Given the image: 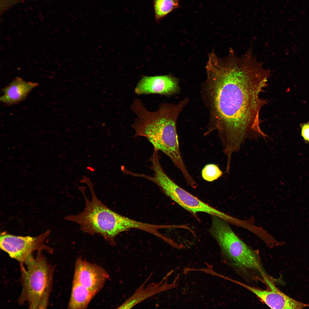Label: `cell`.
I'll list each match as a JSON object with an SVG mask.
<instances>
[{"instance_id":"1","label":"cell","mask_w":309,"mask_h":309,"mask_svg":"<svg viewBox=\"0 0 309 309\" xmlns=\"http://www.w3.org/2000/svg\"><path fill=\"white\" fill-rule=\"evenodd\" d=\"M205 68L222 140L238 146L246 138L264 136L259 114L266 102L260 95L270 70L250 53L238 56L233 51L224 58L212 57Z\"/></svg>"},{"instance_id":"2","label":"cell","mask_w":309,"mask_h":309,"mask_svg":"<svg viewBox=\"0 0 309 309\" xmlns=\"http://www.w3.org/2000/svg\"><path fill=\"white\" fill-rule=\"evenodd\" d=\"M130 108L136 116L131 125L135 136L146 138L154 150L164 153L179 169L184 170L186 167L180 151L176 126L179 106L162 103L157 110L152 112L140 100L136 99Z\"/></svg>"},{"instance_id":"3","label":"cell","mask_w":309,"mask_h":309,"mask_svg":"<svg viewBox=\"0 0 309 309\" xmlns=\"http://www.w3.org/2000/svg\"><path fill=\"white\" fill-rule=\"evenodd\" d=\"M211 219L209 231L219 246L222 262L248 284L260 282L267 286L274 282L275 279L265 270L259 251L239 238L227 221L215 215Z\"/></svg>"},{"instance_id":"4","label":"cell","mask_w":309,"mask_h":309,"mask_svg":"<svg viewBox=\"0 0 309 309\" xmlns=\"http://www.w3.org/2000/svg\"><path fill=\"white\" fill-rule=\"evenodd\" d=\"M80 182L88 185L91 194L89 200L84 192V187L78 188L83 195L85 206L84 210L76 215H69L67 220L78 224L84 232L93 235L98 234L112 246L116 245L115 238L121 232L131 229H137L136 221L123 216L112 210L102 203L96 196L94 186L89 178L84 176Z\"/></svg>"},{"instance_id":"5","label":"cell","mask_w":309,"mask_h":309,"mask_svg":"<svg viewBox=\"0 0 309 309\" xmlns=\"http://www.w3.org/2000/svg\"><path fill=\"white\" fill-rule=\"evenodd\" d=\"M21 264L22 290L19 299L30 309H45L48 305L53 275L52 268L40 253L30 255Z\"/></svg>"},{"instance_id":"6","label":"cell","mask_w":309,"mask_h":309,"mask_svg":"<svg viewBox=\"0 0 309 309\" xmlns=\"http://www.w3.org/2000/svg\"><path fill=\"white\" fill-rule=\"evenodd\" d=\"M156 184L163 192L183 208L194 214L204 212L227 220L229 215L209 205L185 190L166 174L157 178Z\"/></svg>"},{"instance_id":"7","label":"cell","mask_w":309,"mask_h":309,"mask_svg":"<svg viewBox=\"0 0 309 309\" xmlns=\"http://www.w3.org/2000/svg\"><path fill=\"white\" fill-rule=\"evenodd\" d=\"M48 234L47 231L33 237L16 236L4 232L0 235V248L11 257L22 263L33 251L43 247V241Z\"/></svg>"},{"instance_id":"8","label":"cell","mask_w":309,"mask_h":309,"mask_svg":"<svg viewBox=\"0 0 309 309\" xmlns=\"http://www.w3.org/2000/svg\"><path fill=\"white\" fill-rule=\"evenodd\" d=\"M228 279L253 293L272 309H296L309 307V304L297 301L285 294L277 287L276 284L264 290L236 280L230 278Z\"/></svg>"},{"instance_id":"9","label":"cell","mask_w":309,"mask_h":309,"mask_svg":"<svg viewBox=\"0 0 309 309\" xmlns=\"http://www.w3.org/2000/svg\"><path fill=\"white\" fill-rule=\"evenodd\" d=\"M110 277L100 266L81 258L76 261L73 281L86 287L95 295L102 288Z\"/></svg>"},{"instance_id":"10","label":"cell","mask_w":309,"mask_h":309,"mask_svg":"<svg viewBox=\"0 0 309 309\" xmlns=\"http://www.w3.org/2000/svg\"><path fill=\"white\" fill-rule=\"evenodd\" d=\"M178 90L177 81L171 76H145L138 83L134 92L138 95L157 94L167 96L174 94Z\"/></svg>"},{"instance_id":"11","label":"cell","mask_w":309,"mask_h":309,"mask_svg":"<svg viewBox=\"0 0 309 309\" xmlns=\"http://www.w3.org/2000/svg\"><path fill=\"white\" fill-rule=\"evenodd\" d=\"M172 272V270L168 273L159 282L152 283L145 286L152 275L153 272H152L144 282L135 290L133 294L117 308H131L148 298L175 288L176 285L177 278L172 284H169L167 282L168 277Z\"/></svg>"},{"instance_id":"12","label":"cell","mask_w":309,"mask_h":309,"mask_svg":"<svg viewBox=\"0 0 309 309\" xmlns=\"http://www.w3.org/2000/svg\"><path fill=\"white\" fill-rule=\"evenodd\" d=\"M38 85L37 83L27 82L16 77L3 89V94L0 101L9 105L18 103L24 100L31 90Z\"/></svg>"},{"instance_id":"13","label":"cell","mask_w":309,"mask_h":309,"mask_svg":"<svg viewBox=\"0 0 309 309\" xmlns=\"http://www.w3.org/2000/svg\"><path fill=\"white\" fill-rule=\"evenodd\" d=\"M95 295L86 287L73 281L68 308L70 309L86 308Z\"/></svg>"},{"instance_id":"14","label":"cell","mask_w":309,"mask_h":309,"mask_svg":"<svg viewBox=\"0 0 309 309\" xmlns=\"http://www.w3.org/2000/svg\"><path fill=\"white\" fill-rule=\"evenodd\" d=\"M179 6L178 0H153L155 20L160 21Z\"/></svg>"},{"instance_id":"15","label":"cell","mask_w":309,"mask_h":309,"mask_svg":"<svg viewBox=\"0 0 309 309\" xmlns=\"http://www.w3.org/2000/svg\"><path fill=\"white\" fill-rule=\"evenodd\" d=\"M222 174V172L219 167L216 165L212 164L205 165L201 172L203 179L209 182H212L217 179Z\"/></svg>"},{"instance_id":"16","label":"cell","mask_w":309,"mask_h":309,"mask_svg":"<svg viewBox=\"0 0 309 309\" xmlns=\"http://www.w3.org/2000/svg\"><path fill=\"white\" fill-rule=\"evenodd\" d=\"M301 134L304 140L307 142H309V122L302 125Z\"/></svg>"}]
</instances>
